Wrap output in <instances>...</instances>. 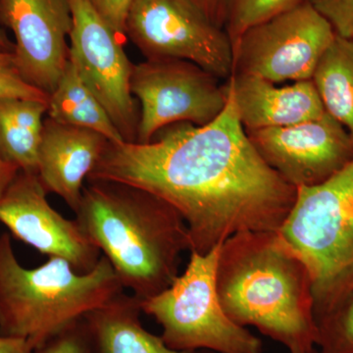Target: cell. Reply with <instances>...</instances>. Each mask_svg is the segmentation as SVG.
I'll return each instance as SVG.
<instances>
[{
	"mask_svg": "<svg viewBox=\"0 0 353 353\" xmlns=\"http://www.w3.org/2000/svg\"><path fill=\"white\" fill-rule=\"evenodd\" d=\"M97 14L121 39L126 36V23L134 0H88Z\"/></svg>",
	"mask_w": 353,
	"mask_h": 353,
	"instance_id": "obj_25",
	"label": "cell"
},
{
	"mask_svg": "<svg viewBox=\"0 0 353 353\" xmlns=\"http://www.w3.org/2000/svg\"><path fill=\"white\" fill-rule=\"evenodd\" d=\"M48 115L55 122L99 132L109 143L125 141L108 111L83 82L70 58L57 87L50 94Z\"/></svg>",
	"mask_w": 353,
	"mask_h": 353,
	"instance_id": "obj_18",
	"label": "cell"
},
{
	"mask_svg": "<svg viewBox=\"0 0 353 353\" xmlns=\"http://www.w3.org/2000/svg\"><path fill=\"white\" fill-rule=\"evenodd\" d=\"M245 132L262 159L296 189L324 183L353 159L350 132L327 112L292 126Z\"/></svg>",
	"mask_w": 353,
	"mask_h": 353,
	"instance_id": "obj_11",
	"label": "cell"
},
{
	"mask_svg": "<svg viewBox=\"0 0 353 353\" xmlns=\"http://www.w3.org/2000/svg\"><path fill=\"white\" fill-rule=\"evenodd\" d=\"M48 102L0 97V157L38 175L39 150Z\"/></svg>",
	"mask_w": 353,
	"mask_h": 353,
	"instance_id": "obj_17",
	"label": "cell"
},
{
	"mask_svg": "<svg viewBox=\"0 0 353 353\" xmlns=\"http://www.w3.org/2000/svg\"><path fill=\"white\" fill-rule=\"evenodd\" d=\"M221 245L205 254L190 252V262L170 287L141 301V312L161 326L165 345L176 352L263 353V343L225 313L216 269Z\"/></svg>",
	"mask_w": 353,
	"mask_h": 353,
	"instance_id": "obj_6",
	"label": "cell"
},
{
	"mask_svg": "<svg viewBox=\"0 0 353 353\" xmlns=\"http://www.w3.org/2000/svg\"><path fill=\"white\" fill-rule=\"evenodd\" d=\"M0 50L12 53L14 51V46H12V43L6 38V34H4L1 29H0Z\"/></svg>",
	"mask_w": 353,
	"mask_h": 353,
	"instance_id": "obj_29",
	"label": "cell"
},
{
	"mask_svg": "<svg viewBox=\"0 0 353 353\" xmlns=\"http://www.w3.org/2000/svg\"><path fill=\"white\" fill-rule=\"evenodd\" d=\"M320 353H353V290L316 319Z\"/></svg>",
	"mask_w": 353,
	"mask_h": 353,
	"instance_id": "obj_21",
	"label": "cell"
},
{
	"mask_svg": "<svg viewBox=\"0 0 353 353\" xmlns=\"http://www.w3.org/2000/svg\"><path fill=\"white\" fill-rule=\"evenodd\" d=\"M0 65H14V66H16L13 53L0 50Z\"/></svg>",
	"mask_w": 353,
	"mask_h": 353,
	"instance_id": "obj_30",
	"label": "cell"
},
{
	"mask_svg": "<svg viewBox=\"0 0 353 353\" xmlns=\"http://www.w3.org/2000/svg\"><path fill=\"white\" fill-rule=\"evenodd\" d=\"M126 36L145 59L185 60L219 80L233 74L226 31L190 0H134Z\"/></svg>",
	"mask_w": 353,
	"mask_h": 353,
	"instance_id": "obj_7",
	"label": "cell"
},
{
	"mask_svg": "<svg viewBox=\"0 0 353 353\" xmlns=\"http://www.w3.org/2000/svg\"><path fill=\"white\" fill-rule=\"evenodd\" d=\"M0 20L12 31L21 76L48 95L70 58V0H0Z\"/></svg>",
	"mask_w": 353,
	"mask_h": 353,
	"instance_id": "obj_13",
	"label": "cell"
},
{
	"mask_svg": "<svg viewBox=\"0 0 353 353\" xmlns=\"http://www.w3.org/2000/svg\"><path fill=\"white\" fill-rule=\"evenodd\" d=\"M303 0H225L224 30L232 46L245 31L285 12Z\"/></svg>",
	"mask_w": 353,
	"mask_h": 353,
	"instance_id": "obj_20",
	"label": "cell"
},
{
	"mask_svg": "<svg viewBox=\"0 0 353 353\" xmlns=\"http://www.w3.org/2000/svg\"><path fill=\"white\" fill-rule=\"evenodd\" d=\"M141 301L122 294L83 317L94 353H194L176 352L141 322Z\"/></svg>",
	"mask_w": 353,
	"mask_h": 353,
	"instance_id": "obj_16",
	"label": "cell"
},
{
	"mask_svg": "<svg viewBox=\"0 0 353 353\" xmlns=\"http://www.w3.org/2000/svg\"><path fill=\"white\" fill-rule=\"evenodd\" d=\"M131 92L138 99L136 143L152 141L158 132L178 123L204 126L224 110L226 83L192 62L145 59L132 65Z\"/></svg>",
	"mask_w": 353,
	"mask_h": 353,
	"instance_id": "obj_9",
	"label": "cell"
},
{
	"mask_svg": "<svg viewBox=\"0 0 353 353\" xmlns=\"http://www.w3.org/2000/svg\"><path fill=\"white\" fill-rule=\"evenodd\" d=\"M279 232L310 271L316 321L353 290V159L324 183L296 189Z\"/></svg>",
	"mask_w": 353,
	"mask_h": 353,
	"instance_id": "obj_5",
	"label": "cell"
},
{
	"mask_svg": "<svg viewBox=\"0 0 353 353\" xmlns=\"http://www.w3.org/2000/svg\"><path fill=\"white\" fill-rule=\"evenodd\" d=\"M34 350L27 339L0 336V353H32Z\"/></svg>",
	"mask_w": 353,
	"mask_h": 353,
	"instance_id": "obj_27",
	"label": "cell"
},
{
	"mask_svg": "<svg viewBox=\"0 0 353 353\" xmlns=\"http://www.w3.org/2000/svg\"><path fill=\"white\" fill-rule=\"evenodd\" d=\"M123 289L104 255L85 274L60 257L26 269L14 254L10 236H0V336L27 339L37 350Z\"/></svg>",
	"mask_w": 353,
	"mask_h": 353,
	"instance_id": "obj_4",
	"label": "cell"
},
{
	"mask_svg": "<svg viewBox=\"0 0 353 353\" xmlns=\"http://www.w3.org/2000/svg\"><path fill=\"white\" fill-rule=\"evenodd\" d=\"M199 7L215 24L224 28L225 0H190Z\"/></svg>",
	"mask_w": 353,
	"mask_h": 353,
	"instance_id": "obj_26",
	"label": "cell"
},
{
	"mask_svg": "<svg viewBox=\"0 0 353 353\" xmlns=\"http://www.w3.org/2000/svg\"><path fill=\"white\" fill-rule=\"evenodd\" d=\"M226 85V106L212 122L171 125L148 143H108L88 178L168 202L187 223L190 252L201 254L243 232L280 231L296 199L255 150Z\"/></svg>",
	"mask_w": 353,
	"mask_h": 353,
	"instance_id": "obj_1",
	"label": "cell"
},
{
	"mask_svg": "<svg viewBox=\"0 0 353 353\" xmlns=\"http://www.w3.org/2000/svg\"><path fill=\"white\" fill-rule=\"evenodd\" d=\"M77 221L112 265L123 287L145 301L178 277L192 250L189 228L168 202L134 185L88 181Z\"/></svg>",
	"mask_w": 353,
	"mask_h": 353,
	"instance_id": "obj_3",
	"label": "cell"
},
{
	"mask_svg": "<svg viewBox=\"0 0 353 353\" xmlns=\"http://www.w3.org/2000/svg\"><path fill=\"white\" fill-rule=\"evenodd\" d=\"M108 143L99 132L48 118L43 122L38 164V176L46 192L57 194L76 212L83 182Z\"/></svg>",
	"mask_w": 353,
	"mask_h": 353,
	"instance_id": "obj_14",
	"label": "cell"
},
{
	"mask_svg": "<svg viewBox=\"0 0 353 353\" xmlns=\"http://www.w3.org/2000/svg\"><path fill=\"white\" fill-rule=\"evenodd\" d=\"M194 353H215L213 352H210V350H196V352H194ZM310 353H320L319 350H313L312 352Z\"/></svg>",
	"mask_w": 353,
	"mask_h": 353,
	"instance_id": "obj_31",
	"label": "cell"
},
{
	"mask_svg": "<svg viewBox=\"0 0 353 353\" xmlns=\"http://www.w3.org/2000/svg\"><path fill=\"white\" fill-rule=\"evenodd\" d=\"M37 174L20 171L0 196V222L11 233L50 257L67 260L78 273L94 269L101 252L78 221L51 208Z\"/></svg>",
	"mask_w": 353,
	"mask_h": 353,
	"instance_id": "obj_12",
	"label": "cell"
},
{
	"mask_svg": "<svg viewBox=\"0 0 353 353\" xmlns=\"http://www.w3.org/2000/svg\"><path fill=\"white\" fill-rule=\"evenodd\" d=\"M336 34L328 20L303 0L241 34L233 46V74L274 83L311 80Z\"/></svg>",
	"mask_w": 353,
	"mask_h": 353,
	"instance_id": "obj_8",
	"label": "cell"
},
{
	"mask_svg": "<svg viewBox=\"0 0 353 353\" xmlns=\"http://www.w3.org/2000/svg\"><path fill=\"white\" fill-rule=\"evenodd\" d=\"M216 285L222 308L239 326L254 327L290 353L316 350L312 277L280 232H243L227 239Z\"/></svg>",
	"mask_w": 353,
	"mask_h": 353,
	"instance_id": "obj_2",
	"label": "cell"
},
{
	"mask_svg": "<svg viewBox=\"0 0 353 353\" xmlns=\"http://www.w3.org/2000/svg\"><path fill=\"white\" fill-rule=\"evenodd\" d=\"M226 82L245 131L292 126L326 112L312 80L278 87L259 77L233 74Z\"/></svg>",
	"mask_w": 353,
	"mask_h": 353,
	"instance_id": "obj_15",
	"label": "cell"
},
{
	"mask_svg": "<svg viewBox=\"0 0 353 353\" xmlns=\"http://www.w3.org/2000/svg\"><path fill=\"white\" fill-rule=\"evenodd\" d=\"M322 14L338 36L353 41V0H306Z\"/></svg>",
	"mask_w": 353,
	"mask_h": 353,
	"instance_id": "obj_23",
	"label": "cell"
},
{
	"mask_svg": "<svg viewBox=\"0 0 353 353\" xmlns=\"http://www.w3.org/2000/svg\"><path fill=\"white\" fill-rule=\"evenodd\" d=\"M325 111L339 121L353 141V41L336 34L312 79Z\"/></svg>",
	"mask_w": 353,
	"mask_h": 353,
	"instance_id": "obj_19",
	"label": "cell"
},
{
	"mask_svg": "<svg viewBox=\"0 0 353 353\" xmlns=\"http://www.w3.org/2000/svg\"><path fill=\"white\" fill-rule=\"evenodd\" d=\"M20 170L14 165L8 163L0 157V196L13 182Z\"/></svg>",
	"mask_w": 353,
	"mask_h": 353,
	"instance_id": "obj_28",
	"label": "cell"
},
{
	"mask_svg": "<svg viewBox=\"0 0 353 353\" xmlns=\"http://www.w3.org/2000/svg\"><path fill=\"white\" fill-rule=\"evenodd\" d=\"M70 59L83 82L108 111L126 143H136L139 111L131 92L132 65L122 39L88 0H70Z\"/></svg>",
	"mask_w": 353,
	"mask_h": 353,
	"instance_id": "obj_10",
	"label": "cell"
},
{
	"mask_svg": "<svg viewBox=\"0 0 353 353\" xmlns=\"http://www.w3.org/2000/svg\"><path fill=\"white\" fill-rule=\"evenodd\" d=\"M0 97L48 102L50 95L27 82L14 65H0Z\"/></svg>",
	"mask_w": 353,
	"mask_h": 353,
	"instance_id": "obj_24",
	"label": "cell"
},
{
	"mask_svg": "<svg viewBox=\"0 0 353 353\" xmlns=\"http://www.w3.org/2000/svg\"><path fill=\"white\" fill-rule=\"evenodd\" d=\"M32 353H94L85 320L81 319L46 341Z\"/></svg>",
	"mask_w": 353,
	"mask_h": 353,
	"instance_id": "obj_22",
	"label": "cell"
}]
</instances>
